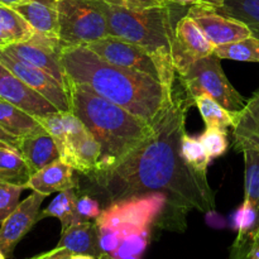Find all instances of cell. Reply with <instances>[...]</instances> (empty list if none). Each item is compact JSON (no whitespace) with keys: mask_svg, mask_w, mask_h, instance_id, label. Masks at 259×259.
Returning <instances> with one entry per match:
<instances>
[{"mask_svg":"<svg viewBox=\"0 0 259 259\" xmlns=\"http://www.w3.org/2000/svg\"><path fill=\"white\" fill-rule=\"evenodd\" d=\"M62 48L63 46L61 40L51 39L45 35L37 34L29 42L14 43L2 51L23 62L40 68L56 78L66 89L67 76L61 61Z\"/></svg>","mask_w":259,"mask_h":259,"instance_id":"cell-9","label":"cell"},{"mask_svg":"<svg viewBox=\"0 0 259 259\" xmlns=\"http://www.w3.org/2000/svg\"><path fill=\"white\" fill-rule=\"evenodd\" d=\"M18 151L27 162L32 175L61 159L55 138L45 129L20 138Z\"/></svg>","mask_w":259,"mask_h":259,"instance_id":"cell-16","label":"cell"},{"mask_svg":"<svg viewBox=\"0 0 259 259\" xmlns=\"http://www.w3.org/2000/svg\"><path fill=\"white\" fill-rule=\"evenodd\" d=\"M128 8H137V9H144V8H154L169 5L168 0H125Z\"/></svg>","mask_w":259,"mask_h":259,"instance_id":"cell-36","label":"cell"},{"mask_svg":"<svg viewBox=\"0 0 259 259\" xmlns=\"http://www.w3.org/2000/svg\"><path fill=\"white\" fill-rule=\"evenodd\" d=\"M180 153L184 162L190 168L196 171L197 174L207 176V167L211 158L207 154L200 138L189 136L187 132H185L181 138V144H180Z\"/></svg>","mask_w":259,"mask_h":259,"instance_id":"cell-29","label":"cell"},{"mask_svg":"<svg viewBox=\"0 0 259 259\" xmlns=\"http://www.w3.org/2000/svg\"><path fill=\"white\" fill-rule=\"evenodd\" d=\"M12 8L32 25L38 34L60 40L58 14L56 7H51L35 0H24L12 5Z\"/></svg>","mask_w":259,"mask_h":259,"instance_id":"cell-19","label":"cell"},{"mask_svg":"<svg viewBox=\"0 0 259 259\" xmlns=\"http://www.w3.org/2000/svg\"><path fill=\"white\" fill-rule=\"evenodd\" d=\"M214 53L220 60L259 63V38L252 35L238 42L219 46L215 48Z\"/></svg>","mask_w":259,"mask_h":259,"instance_id":"cell-28","label":"cell"},{"mask_svg":"<svg viewBox=\"0 0 259 259\" xmlns=\"http://www.w3.org/2000/svg\"><path fill=\"white\" fill-rule=\"evenodd\" d=\"M169 4L175 3V4L180 5H210V0H168Z\"/></svg>","mask_w":259,"mask_h":259,"instance_id":"cell-39","label":"cell"},{"mask_svg":"<svg viewBox=\"0 0 259 259\" xmlns=\"http://www.w3.org/2000/svg\"><path fill=\"white\" fill-rule=\"evenodd\" d=\"M0 99L33 116H45L58 111L42 95L23 82L17 75L0 62Z\"/></svg>","mask_w":259,"mask_h":259,"instance_id":"cell-14","label":"cell"},{"mask_svg":"<svg viewBox=\"0 0 259 259\" xmlns=\"http://www.w3.org/2000/svg\"><path fill=\"white\" fill-rule=\"evenodd\" d=\"M75 169L62 159L48 164L45 168L34 172L25 184V189L42 194L45 196L61 192L65 190L76 189L77 182L73 177Z\"/></svg>","mask_w":259,"mask_h":259,"instance_id":"cell-17","label":"cell"},{"mask_svg":"<svg viewBox=\"0 0 259 259\" xmlns=\"http://www.w3.org/2000/svg\"><path fill=\"white\" fill-rule=\"evenodd\" d=\"M185 93L192 100L207 95L232 113L242 111L247 101L238 93L225 75L220 58L215 53L196 61L180 76Z\"/></svg>","mask_w":259,"mask_h":259,"instance_id":"cell-6","label":"cell"},{"mask_svg":"<svg viewBox=\"0 0 259 259\" xmlns=\"http://www.w3.org/2000/svg\"><path fill=\"white\" fill-rule=\"evenodd\" d=\"M23 190L24 186L0 181V225L18 206Z\"/></svg>","mask_w":259,"mask_h":259,"instance_id":"cell-33","label":"cell"},{"mask_svg":"<svg viewBox=\"0 0 259 259\" xmlns=\"http://www.w3.org/2000/svg\"><path fill=\"white\" fill-rule=\"evenodd\" d=\"M214 52L215 47L189 14L177 22L172 42V61L177 75H184L196 61Z\"/></svg>","mask_w":259,"mask_h":259,"instance_id":"cell-10","label":"cell"},{"mask_svg":"<svg viewBox=\"0 0 259 259\" xmlns=\"http://www.w3.org/2000/svg\"><path fill=\"white\" fill-rule=\"evenodd\" d=\"M12 45H14V39L9 34V32H8L5 25L2 23V20H0V51Z\"/></svg>","mask_w":259,"mask_h":259,"instance_id":"cell-37","label":"cell"},{"mask_svg":"<svg viewBox=\"0 0 259 259\" xmlns=\"http://www.w3.org/2000/svg\"><path fill=\"white\" fill-rule=\"evenodd\" d=\"M66 90L70 111L82 121L101 146L100 164L96 174L114 168L153 131L151 123L70 78H67Z\"/></svg>","mask_w":259,"mask_h":259,"instance_id":"cell-3","label":"cell"},{"mask_svg":"<svg viewBox=\"0 0 259 259\" xmlns=\"http://www.w3.org/2000/svg\"><path fill=\"white\" fill-rule=\"evenodd\" d=\"M0 149H8V151H14V152H18L17 148H14L13 146H10V144L5 143V142L0 141ZM19 153V152H18Z\"/></svg>","mask_w":259,"mask_h":259,"instance_id":"cell-40","label":"cell"},{"mask_svg":"<svg viewBox=\"0 0 259 259\" xmlns=\"http://www.w3.org/2000/svg\"><path fill=\"white\" fill-rule=\"evenodd\" d=\"M239 151L244 156V201L252 205L259 214V148L243 146Z\"/></svg>","mask_w":259,"mask_h":259,"instance_id":"cell-24","label":"cell"},{"mask_svg":"<svg viewBox=\"0 0 259 259\" xmlns=\"http://www.w3.org/2000/svg\"><path fill=\"white\" fill-rule=\"evenodd\" d=\"M30 176L27 162L18 152L0 149V181L25 187Z\"/></svg>","mask_w":259,"mask_h":259,"instance_id":"cell-26","label":"cell"},{"mask_svg":"<svg viewBox=\"0 0 259 259\" xmlns=\"http://www.w3.org/2000/svg\"><path fill=\"white\" fill-rule=\"evenodd\" d=\"M258 237H259V232H258Z\"/></svg>","mask_w":259,"mask_h":259,"instance_id":"cell-49","label":"cell"},{"mask_svg":"<svg viewBox=\"0 0 259 259\" xmlns=\"http://www.w3.org/2000/svg\"><path fill=\"white\" fill-rule=\"evenodd\" d=\"M70 259H98V258L91 257V255H86V254H72Z\"/></svg>","mask_w":259,"mask_h":259,"instance_id":"cell-42","label":"cell"},{"mask_svg":"<svg viewBox=\"0 0 259 259\" xmlns=\"http://www.w3.org/2000/svg\"><path fill=\"white\" fill-rule=\"evenodd\" d=\"M218 2H220V0H210V5H206V7H211V5H214Z\"/></svg>","mask_w":259,"mask_h":259,"instance_id":"cell-46","label":"cell"},{"mask_svg":"<svg viewBox=\"0 0 259 259\" xmlns=\"http://www.w3.org/2000/svg\"><path fill=\"white\" fill-rule=\"evenodd\" d=\"M0 20L14 39V43L29 42L38 34L17 10L3 3H0Z\"/></svg>","mask_w":259,"mask_h":259,"instance_id":"cell-30","label":"cell"},{"mask_svg":"<svg viewBox=\"0 0 259 259\" xmlns=\"http://www.w3.org/2000/svg\"><path fill=\"white\" fill-rule=\"evenodd\" d=\"M58 151L61 159L75 171L83 175H94L99 171L101 146L88 128L58 147Z\"/></svg>","mask_w":259,"mask_h":259,"instance_id":"cell-15","label":"cell"},{"mask_svg":"<svg viewBox=\"0 0 259 259\" xmlns=\"http://www.w3.org/2000/svg\"><path fill=\"white\" fill-rule=\"evenodd\" d=\"M98 259H115V258H114L110 253H103V254H101Z\"/></svg>","mask_w":259,"mask_h":259,"instance_id":"cell-45","label":"cell"},{"mask_svg":"<svg viewBox=\"0 0 259 259\" xmlns=\"http://www.w3.org/2000/svg\"><path fill=\"white\" fill-rule=\"evenodd\" d=\"M210 8L244 23L252 32L259 30V0H220Z\"/></svg>","mask_w":259,"mask_h":259,"instance_id":"cell-23","label":"cell"},{"mask_svg":"<svg viewBox=\"0 0 259 259\" xmlns=\"http://www.w3.org/2000/svg\"><path fill=\"white\" fill-rule=\"evenodd\" d=\"M47 196L33 191L20 201L12 214L0 225V252L10 257L18 243L40 220V206Z\"/></svg>","mask_w":259,"mask_h":259,"instance_id":"cell-12","label":"cell"},{"mask_svg":"<svg viewBox=\"0 0 259 259\" xmlns=\"http://www.w3.org/2000/svg\"><path fill=\"white\" fill-rule=\"evenodd\" d=\"M75 214L77 223L90 222L91 219L96 220L99 215L101 214L100 205H99V202L95 199H93L89 195H82V196L76 199Z\"/></svg>","mask_w":259,"mask_h":259,"instance_id":"cell-34","label":"cell"},{"mask_svg":"<svg viewBox=\"0 0 259 259\" xmlns=\"http://www.w3.org/2000/svg\"><path fill=\"white\" fill-rule=\"evenodd\" d=\"M187 14L196 22L215 48L253 35L252 29L247 24L220 14L206 5H194Z\"/></svg>","mask_w":259,"mask_h":259,"instance_id":"cell-13","label":"cell"},{"mask_svg":"<svg viewBox=\"0 0 259 259\" xmlns=\"http://www.w3.org/2000/svg\"><path fill=\"white\" fill-rule=\"evenodd\" d=\"M103 2L109 3V4H114V5H121V7H126L125 0H103Z\"/></svg>","mask_w":259,"mask_h":259,"instance_id":"cell-41","label":"cell"},{"mask_svg":"<svg viewBox=\"0 0 259 259\" xmlns=\"http://www.w3.org/2000/svg\"><path fill=\"white\" fill-rule=\"evenodd\" d=\"M0 141L10 144V146H13L14 148H17V149H18V146H19V138H17V137L9 134L8 132H5L3 128H0Z\"/></svg>","mask_w":259,"mask_h":259,"instance_id":"cell-38","label":"cell"},{"mask_svg":"<svg viewBox=\"0 0 259 259\" xmlns=\"http://www.w3.org/2000/svg\"><path fill=\"white\" fill-rule=\"evenodd\" d=\"M200 141L202 142L211 159L222 157L227 152L228 146H229L227 131L214 128V126H206L205 132L200 137Z\"/></svg>","mask_w":259,"mask_h":259,"instance_id":"cell-32","label":"cell"},{"mask_svg":"<svg viewBox=\"0 0 259 259\" xmlns=\"http://www.w3.org/2000/svg\"><path fill=\"white\" fill-rule=\"evenodd\" d=\"M35 2L43 3V4L51 5V7H56V4H57L58 0H35Z\"/></svg>","mask_w":259,"mask_h":259,"instance_id":"cell-44","label":"cell"},{"mask_svg":"<svg viewBox=\"0 0 259 259\" xmlns=\"http://www.w3.org/2000/svg\"><path fill=\"white\" fill-rule=\"evenodd\" d=\"M195 105L200 111V115L204 119L206 126H214V128L227 131L229 126H234L237 120V114L232 113L224 106L220 105L218 101L211 99L207 95L197 96L194 100Z\"/></svg>","mask_w":259,"mask_h":259,"instance_id":"cell-25","label":"cell"},{"mask_svg":"<svg viewBox=\"0 0 259 259\" xmlns=\"http://www.w3.org/2000/svg\"><path fill=\"white\" fill-rule=\"evenodd\" d=\"M168 3H169V2H168Z\"/></svg>","mask_w":259,"mask_h":259,"instance_id":"cell-50","label":"cell"},{"mask_svg":"<svg viewBox=\"0 0 259 259\" xmlns=\"http://www.w3.org/2000/svg\"><path fill=\"white\" fill-rule=\"evenodd\" d=\"M20 2H24V0H0V3H3V4H5V5H10V7L14 4H17V3H20Z\"/></svg>","mask_w":259,"mask_h":259,"instance_id":"cell-43","label":"cell"},{"mask_svg":"<svg viewBox=\"0 0 259 259\" xmlns=\"http://www.w3.org/2000/svg\"><path fill=\"white\" fill-rule=\"evenodd\" d=\"M253 35H255V37L259 38V30H254V32H253Z\"/></svg>","mask_w":259,"mask_h":259,"instance_id":"cell-47","label":"cell"},{"mask_svg":"<svg viewBox=\"0 0 259 259\" xmlns=\"http://www.w3.org/2000/svg\"><path fill=\"white\" fill-rule=\"evenodd\" d=\"M72 254L73 253H71L70 250L66 249V248L56 247L55 249L48 250V252L34 255V257L28 258V259H70Z\"/></svg>","mask_w":259,"mask_h":259,"instance_id":"cell-35","label":"cell"},{"mask_svg":"<svg viewBox=\"0 0 259 259\" xmlns=\"http://www.w3.org/2000/svg\"><path fill=\"white\" fill-rule=\"evenodd\" d=\"M57 247L66 248L73 254L99 258L103 253L96 223L78 222L62 230Z\"/></svg>","mask_w":259,"mask_h":259,"instance_id":"cell-18","label":"cell"},{"mask_svg":"<svg viewBox=\"0 0 259 259\" xmlns=\"http://www.w3.org/2000/svg\"><path fill=\"white\" fill-rule=\"evenodd\" d=\"M229 259H259V237L257 233H238Z\"/></svg>","mask_w":259,"mask_h":259,"instance_id":"cell-31","label":"cell"},{"mask_svg":"<svg viewBox=\"0 0 259 259\" xmlns=\"http://www.w3.org/2000/svg\"><path fill=\"white\" fill-rule=\"evenodd\" d=\"M40 125L55 138L57 147L80 134L86 128L82 121L71 111H55L45 116H37Z\"/></svg>","mask_w":259,"mask_h":259,"instance_id":"cell-22","label":"cell"},{"mask_svg":"<svg viewBox=\"0 0 259 259\" xmlns=\"http://www.w3.org/2000/svg\"><path fill=\"white\" fill-rule=\"evenodd\" d=\"M0 259H7V257H5L2 252H0Z\"/></svg>","mask_w":259,"mask_h":259,"instance_id":"cell-48","label":"cell"},{"mask_svg":"<svg viewBox=\"0 0 259 259\" xmlns=\"http://www.w3.org/2000/svg\"><path fill=\"white\" fill-rule=\"evenodd\" d=\"M0 62L17 75L23 82L50 101L58 111H70L67 90L52 76L40 68L8 55L4 51H0Z\"/></svg>","mask_w":259,"mask_h":259,"instance_id":"cell-11","label":"cell"},{"mask_svg":"<svg viewBox=\"0 0 259 259\" xmlns=\"http://www.w3.org/2000/svg\"><path fill=\"white\" fill-rule=\"evenodd\" d=\"M76 199H77V196H76L75 189L58 192V195L52 200V202L45 210L40 211V220L48 217L57 218L62 224V230L70 225L75 224V223H77L75 214Z\"/></svg>","mask_w":259,"mask_h":259,"instance_id":"cell-27","label":"cell"},{"mask_svg":"<svg viewBox=\"0 0 259 259\" xmlns=\"http://www.w3.org/2000/svg\"><path fill=\"white\" fill-rule=\"evenodd\" d=\"M56 9L63 48L86 46L109 35L101 0H58Z\"/></svg>","mask_w":259,"mask_h":259,"instance_id":"cell-5","label":"cell"},{"mask_svg":"<svg viewBox=\"0 0 259 259\" xmlns=\"http://www.w3.org/2000/svg\"><path fill=\"white\" fill-rule=\"evenodd\" d=\"M0 128L17 138L37 133L43 128L37 116L28 114L18 106L0 99Z\"/></svg>","mask_w":259,"mask_h":259,"instance_id":"cell-21","label":"cell"},{"mask_svg":"<svg viewBox=\"0 0 259 259\" xmlns=\"http://www.w3.org/2000/svg\"><path fill=\"white\" fill-rule=\"evenodd\" d=\"M61 61L67 78L147 123H153L174 100V90L161 81L144 72L106 62L83 46L62 48Z\"/></svg>","mask_w":259,"mask_h":259,"instance_id":"cell-2","label":"cell"},{"mask_svg":"<svg viewBox=\"0 0 259 259\" xmlns=\"http://www.w3.org/2000/svg\"><path fill=\"white\" fill-rule=\"evenodd\" d=\"M101 8L108 22L109 35L148 51L158 61L169 80L174 81L176 75L172 61L175 27L169 5L137 9L101 0Z\"/></svg>","mask_w":259,"mask_h":259,"instance_id":"cell-4","label":"cell"},{"mask_svg":"<svg viewBox=\"0 0 259 259\" xmlns=\"http://www.w3.org/2000/svg\"><path fill=\"white\" fill-rule=\"evenodd\" d=\"M166 204L167 196L162 192L119 200L103 210L95 223L98 228L118 230L125 239L132 234L148 232L151 223Z\"/></svg>","mask_w":259,"mask_h":259,"instance_id":"cell-7","label":"cell"},{"mask_svg":"<svg viewBox=\"0 0 259 259\" xmlns=\"http://www.w3.org/2000/svg\"><path fill=\"white\" fill-rule=\"evenodd\" d=\"M233 136L238 149L243 146L259 148V89L237 114Z\"/></svg>","mask_w":259,"mask_h":259,"instance_id":"cell-20","label":"cell"},{"mask_svg":"<svg viewBox=\"0 0 259 259\" xmlns=\"http://www.w3.org/2000/svg\"><path fill=\"white\" fill-rule=\"evenodd\" d=\"M83 47H88L106 62L147 73L174 90V81L169 80L154 56L134 43L108 35Z\"/></svg>","mask_w":259,"mask_h":259,"instance_id":"cell-8","label":"cell"},{"mask_svg":"<svg viewBox=\"0 0 259 259\" xmlns=\"http://www.w3.org/2000/svg\"><path fill=\"white\" fill-rule=\"evenodd\" d=\"M192 104L187 95H174L168 108L152 123V133L134 151L114 168L93 175L111 201L162 192L167 202L180 210L209 212L215 209L207 176L190 168L180 153Z\"/></svg>","mask_w":259,"mask_h":259,"instance_id":"cell-1","label":"cell"}]
</instances>
